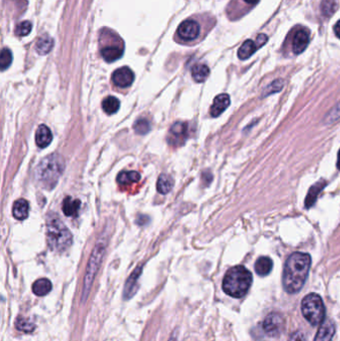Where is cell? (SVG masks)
Instances as JSON below:
<instances>
[{
    "instance_id": "obj_1",
    "label": "cell",
    "mask_w": 340,
    "mask_h": 341,
    "mask_svg": "<svg viewBox=\"0 0 340 341\" xmlns=\"http://www.w3.org/2000/svg\"><path fill=\"white\" fill-rule=\"evenodd\" d=\"M310 266L311 258L308 253L294 252L287 259L283 270L282 284L288 293H296L303 288Z\"/></svg>"
},
{
    "instance_id": "obj_2",
    "label": "cell",
    "mask_w": 340,
    "mask_h": 341,
    "mask_svg": "<svg viewBox=\"0 0 340 341\" xmlns=\"http://www.w3.org/2000/svg\"><path fill=\"white\" fill-rule=\"evenodd\" d=\"M64 170V163L60 156L52 154L42 160L36 168L35 178L45 189H53Z\"/></svg>"
},
{
    "instance_id": "obj_3",
    "label": "cell",
    "mask_w": 340,
    "mask_h": 341,
    "mask_svg": "<svg viewBox=\"0 0 340 341\" xmlns=\"http://www.w3.org/2000/svg\"><path fill=\"white\" fill-rule=\"evenodd\" d=\"M252 282L250 272L242 266L234 267L228 271L223 280L224 291L236 298H240L248 291Z\"/></svg>"
},
{
    "instance_id": "obj_4",
    "label": "cell",
    "mask_w": 340,
    "mask_h": 341,
    "mask_svg": "<svg viewBox=\"0 0 340 341\" xmlns=\"http://www.w3.org/2000/svg\"><path fill=\"white\" fill-rule=\"evenodd\" d=\"M47 240L50 248L55 251H65L72 243V235L59 218L47 221Z\"/></svg>"
},
{
    "instance_id": "obj_5",
    "label": "cell",
    "mask_w": 340,
    "mask_h": 341,
    "mask_svg": "<svg viewBox=\"0 0 340 341\" xmlns=\"http://www.w3.org/2000/svg\"><path fill=\"white\" fill-rule=\"evenodd\" d=\"M302 311L311 325L315 326L322 323L325 317V307L320 295L316 293L306 295L302 302Z\"/></svg>"
},
{
    "instance_id": "obj_6",
    "label": "cell",
    "mask_w": 340,
    "mask_h": 341,
    "mask_svg": "<svg viewBox=\"0 0 340 341\" xmlns=\"http://www.w3.org/2000/svg\"><path fill=\"white\" fill-rule=\"evenodd\" d=\"M105 252V245L103 243H99L92 255H91V259H90V262L88 264V267H87V272H86V275H85V279H84V290H83V300H85V297H87L89 291H90V288H91V285H92V282L94 280V277H95V274L97 273V271L101 265V262H102V258H103V254Z\"/></svg>"
},
{
    "instance_id": "obj_7",
    "label": "cell",
    "mask_w": 340,
    "mask_h": 341,
    "mask_svg": "<svg viewBox=\"0 0 340 341\" xmlns=\"http://www.w3.org/2000/svg\"><path fill=\"white\" fill-rule=\"evenodd\" d=\"M190 134V126L187 123L177 122L170 130V135L168 137V142L172 146H182L188 139Z\"/></svg>"
},
{
    "instance_id": "obj_8",
    "label": "cell",
    "mask_w": 340,
    "mask_h": 341,
    "mask_svg": "<svg viewBox=\"0 0 340 341\" xmlns=\"http://www.w3.org/2000/svg\"><path fill=\"white\" fill-rule=\"evenodd\" d=\"M134 79H135V75L133 71L128 67L119 68L112 75L113 83L116 85V86L121 88L129 87L130 85L134 82Z\"/></svg>"
},
{
    "instance_id": "obj_9",
    "label": "cell",
    "mask_w": 340,
    "mask_h": 341,
    "mask_svg": "<svg viewBox=\"0 0 340 341\" xmlns=\"http://www.w3.org/2000/svg\"><path fill=\"white\" fill-rule=\"evenodd\" d=\"M283 327V318L279 313L272 312L269 314L263 323V328L270 336L277 335Z\"/></svg>"
},
{
    "instance_id": "obj_10",
    "label": "cell",
    "mask_w": 340,
    "mask_h": 341,
    "mask_svg": "<svg viewBox=\"0 0 340 341\" xmlns=\"http://www.w3.org/2000/svg\"><path fill=\"white\" fill-rule=\"evenodd\" d=\"M200 34V25L195 20H185L178 28V35L183 40H194Z\"/></svg>"
},
{
    "instance_id": "obj_11",
    "label": "cell",
    "mask_w": 340,
    "mask_h": 341,
    "mask_svg": "<svg viewBox=\"0 0 340 341\" xmlns=\"http://www.w3.org/2000/svg\"><path fill=\"white\" fill-rule=\"evenodd\" d=\"M309 43V33L306 29L296 31L292 40V51L294 54L303 53Z\"/></svg>"
},
{
    "instance_id": "obj_12",
    "label": "cell",
    "mask_w": 340,
    "mask_h": 341,
    "mask_svg": "<svg viewBox=\"0 0 340 341\" xmlns=\"http://www.w3.org/2000/svg\"><path fill=\"white\" fill-rule=\"evenodd\" d=\"M335 332V325L332 320L324 319L317 331L314 341H330Z\"/></svg>"
},
{
    "instance_id": "obj_13",
    "label": "cell",
    "mask_w": 340,
    "mask_h": 341,
    "mask_svg": "<svg viewBox=\"0 0 340 341\" xmlns=\"http://www.w3.org/2000/svg\"><path fill=\"white\" fill-rule=\"evenodd\" d=\"M36 145L39 148H46L52 142V133L49 128L45 125H40L35 134Z\"/></svg>"
},
{
    "instance_id": "obj_14",
    "label": "cell",
    "mask_w": 340,
    "mask_h": 341,
    "mask_svg": "<svg viewBox=\"0 0 340 341\" xmlns=\"http://www.w3.org/2000/svg\"><path fill=\"white\" fill-rule=\"evenodd\" d=\"M230 103L231 100L228 94L218 95L210 107V115L212 117H219L223 112L227 110V108L230 106Z\"/></svg>"
},
{
    "instance_id": "obj_15",
    "label": "cell",
    "mask_w": 340,
    "mask_h": 341,
    "mask_svg": "<svg viewBox=\"0 0 340 341\" xmlns=\"http://www.w3.org/2000/svg\"><path fill=\"white\" fill-rule=\"evenodd\" d=\"M124 48L120 45H108L102 48L101 54L105 61L114 62L122 57Z\"/></svg>"
},
{
    "instance_id": "obj_16",
    "label": "cell",
    "mask_w": 340,
    "mask_h": 341,
    "mask_svg": "<svg viewBox=\"0 0 340 341\" xmlns=\"http://www.w3.org/2000/svg\"><path fill=\"white\" fill-rule=\"evenodd\" d=\"M325 186H326V182L324 180H320L309 189L306 199V207L309 208L314 205L319 193L324 189Z\"/></svg>"
},
{
    "instance_id": "obj_17",
    "label": "cell",
    "mask_w": 340,
    "mask_h": 341,
    "mask_svg": "<svg viewBox=\"0 0 340 341\" xmlns=\"http://www.w3.org/2000/svg\"><path fill=\"white\" fill-rule=\"evenodd\" d=\"M12 214H13V217L17 220L26 219L28 217V214H29V205H28L27 201H25L23 199L17 200L13 205Z\"/></svg>"
},
{
    "instance_id": "obj_18",
    "label": "cell",
    "mask_w": 340,
    "mask_h": 341,
    "mask_svg": "<svg viewBox=\"0 0 340 341\" xmlns=\"http://www.w3.org/2000/svg\"><path fill=\"white\" fill-rule=\"evenodd\" d=\"M272 267H273V263H272V259H270L268 257H262L256 262V265H254V270H256V273L259 275L266 276V275L271 273Z\"/></svg>"
},
{
    "instance_id": "obj_19",
    "label": "cell",
    "mask_w": 340,
    "mask_h": 341,
    "mask_svg": "<svg viewBox=\"0 0 340 341\" xmlns=\"http://www.w3.org/2000/svg\"><path fill=\"white\" fill-rule=\"evenodd\" d=\"M53 45H54L53 39L48 35H44L40 37L39 40L37 41L36 51L39 55H46L52 50Z\"/></svg>"
},
{
    "instance_id": "obj_20",
    "label": "cell",
    "mask_w": 340,
    "mask_h": 341,
    "mask_svg": "<svg viewBox=\"0 0 340 341\" xmlns=\"http://www.w3.org/2000/svg\"><path fill=\"white\" fill-rule=\"evenodd\" d=\"M52 289V283L47 278L37 279L32 285V291L38 296H44L48 294Z\"/></svg>"
},
{
    "instance_id": "obj_21",
    "label": "cell",
    "mask_w": 340,
    "mask_h": 341,
    "mask_svg": "<svg viewBox=\"0 0 340 341\" xmlns=\"http://www.w3.org/2000/svg\"><path fill=\"white\" fill-rule=\"evenodd\" d=\"M80 205H81L80 201L74 200L71 197H67L63 201V205H62L63 212L67 217H75L78 214Z\"/></svg>"
},
{
    "instance_id": "obj_22",
    "label": "cell",
    "mask_w": 340,
    "mask_h": 341,
    "mask_svg": "<svg viewBox=\"0 0 340 341\" xmlns=\"http://www.w3.org/2000/svg\"><path fill=\"white\" fill-rule=\"evenodd\" d=\"M258 48H260L258 46L257 43H254V42L250 39L246 40L243 42V44L239 47L238 51V58L241 60H245L247 58H249L254 52L258 50Z\"/></svg>"
},
{
    "instance_id": "obj_23",
    "label": "cell",
    "mask_w": 340,
    "mask_h": 341,
    "mask_svg": "<svg viewBox=\"0 0 340 341\" xmlns=\"http://www.w3.org/2000/svg\"><path fill=\"white\" fill-rule=\"evenodd\" d=\"M174 186V181L171 176L163 174L159 177L157 182V190L160 194L166 195L169 192H171Z\"/></svg>"
},
{
    "instance_id": "obj_24",
    "label": "cell",
    "mask_w": 340,
    "mask_h": 341,
    "mask_svg": "<svg viewBox=\"0 0 340 341\" xmlns=\"http://www.w3.org/2000/svg\"><path fill=\"white\" fill-rule=\"evenodd\" d=\"M141 175L136 170H129V172H122L117 177V182L120 185H130L132 183L139 182Z\"/></svg>"
},
{
    "instance_id": "obj_25",
    "label": "cell",
    "mask_w": 340,
    "mask_h": 341,
    "mask_svg": "<svg viewBox=\"0 0 340 341\" xmlns=\"http://www.w3.org/2000/svg\"><path fill=\"white\" fill-rule=\"evenodd\" d=\"M209 75V69L204 64H197L192 68V76L196 82L202 83Z\"/></svg>"
},
{
    "instance_id": "obj_26",
    "label": "cell",
    "mask_w": 340,
    "mask_h": 341,
    "mask_svg": "<svg viewBox=\"0 0 340 341\" xmlns=\"http://www.w3.org/2000/svg\"><path fill=\"white\" fill-rule=\"evenodd\" d=\"M140 273H141V269L136 270L132 273V275L130 276L128 281H127L126 286H125V291H124L126 298H130L133 295V293L136 291V283H137L138 277L140 276Z\"/></svg>"
},
{
    "instance_id": "obj_27",
    "label": "cell",
    "mask_w": 340,
    "mask_h": 341,
    "mask_svg": "<svg viewBox=\"0 0 340 341\" xmlns=\"http://www.w3.org/2000/svg\"><path fill=\"white\" fill-rule=\"evenodd\" d=\"M102 108L109 115L115 114L120 108V101L114 96H108L102 102Z\"/></svg>"
},
{
    "instance_id": "obj_28",
    "label": "cell",
    "mask_w": 340,
    "mask_h": 341,
    "mask_svg": "<svg viewBox=\"0 0 340 341\" xmlns=\"http://www.w3.org/2000/svg\"><path fill=\"white\" fill-rule=\"evenodd\" d=\"M338 8L337 0H322L320 4L321 14L325 17L332 16Z\"/></svg>"
},
{
    "instance_id": "obj_29",
    "label": "cell",
    "mask_w": 340,
    "mask_h": 341,
    "mask_svg": "<svg viewBox=\"0 0 340 341\" xmlns=\"http://www.w3.org/2000/svg\"><path fill=\"white\" fill-rule=\"evenodd\" d=\"M15 327L19 331H22L25 333H30V332L34 331L35 324L30 319H28L26 317L19 316L15 321Z\"/></svg>"
},
{
    "instance_id": "obj_30",
    "label": "cell",
    "mask_w": 340,
    "mask_h": 341,
    "mask_svg": "<svg viewBox=\"0 0 340 341\" xmlns=\"http://www.w3.org/2000/svg\"><path fill=\"white\" fill-rule=\"evenodd\" d=\"M134 130L139 135H145L150 132L151 125L147 119H139L134 124Z\"/></svg>"
},
{
    "instance_id": "obj_31",
    "label": "cell",
    "mask_w": 340,
    "mask_h": 341,
    "mask_svg": "<svg viewBox=\"0 0 340 341\" xmlns=\"http://www.w3.org/2000/svg\"><path fill=\"white\" fill-rule=\"evenodd\" d=\"M12 63V53L9 49L4 48L0 55V65H1V70H6L10 64Z\"/></svg>"
},
{
    "instance_id": "obj_32",
    "label": "cell",
    "mask_w": 340,
    "mask_h": 341,
    "mask_svg": "<svg viewBox=\"0 0 340 341\" xmlns=\"http://www.w3.org/2000/svg\"><path fill=\"white\" fill-rule=\"evenodd\" d=\"M31 29H32V24L29 21H22L16 26L15 34L17 36L23 37V36L28 35L30 33Z\"/></svg>"
},
{
    "instance_id": "obj_33",
    "label": "cell",
    "mask_w": 340,
    "mask_h": 341,
    "mask_svg": "<svg viewBox=\"0 0 340 341\" xmlns=\"http://www.w3.org/2000/svg\"><path fill=\"white\" fill-rule=\"evenodd\" d=\"M283 87V81L281 79H277L275 81H273L270 86L266 89V92H265V96L267 95H271L272 93H275V92H279Z\"/></svg>"
},
{
    "instance_id": "obj_34",
    "label": "cell",
    "mask_w": 340,
    "mask_h": 341,
    "mask_svg": "<svg viewBox=\"0 0 340 341\" xmlns=\"http://www.w3.org/2000/svg\"><path fill=\"white\" fill-rule=\"evenodd\" d=\"M288 341H308V340H307L306 336L305 335V333L296 331L290 335Z\"/></svg>"
},
{
    "instance_id": "obj_35",
    "label": "cell",
    "mask_w": 340,
    "mask_h": 341,
    "mask_svg": "<svg viewBox=\"0 0 340 341\" xmlns=\"http://www.w3.org/2000/svg\"><path fill=\"white\" fill-rule=\"evenodd\" d=\"M268 41V36L266 34H260L257 38V44L259 47H262L263 45H265Z\"/></svg>"
},
{
    "instance_id": "obj_36",
    "label": "cell",
    "mask_w": 340,
    "mask_h": 341,
    "mask_svg": "<svg viewBox=\"0 0 340 341\" xmlns=\"http://www.w3.org/2000/svg\"><path fill=\"white\" fill-rule=\"evenodd\" d=\"M334 32H335V35L340 39V20L335 24Z\"/></svg>"
},
{
    "instance_id": "obj_37",
    "label": "cell",
    "mask_w": 340,
    "mask_h": 341,
    "mask_svg": "<svg viewBox=\"0 0 340 341\" xmlns=\"http://www.w3.org/2000/svg\"><path fill=\"white\" fill-rule=\"evenodd\" d=\"M244 1L248 4H257L260 0H244Z\"/></svg>"
},
{
    "instance_id": "obj_38",
    "label": "cell",
    "mask_w": 340,
    "mask_h": 341,
    "mask_svg": "<svg viewBox=\"0 0 340 341\" xmlns=\"http://www.w3.org/2000/svg\"><path fill=\"white\" fill-rule=\"evenodd\" d=\"M337 169L340 170V150L338 152V157H337Z\"/></svg>"
}]
</instances>
